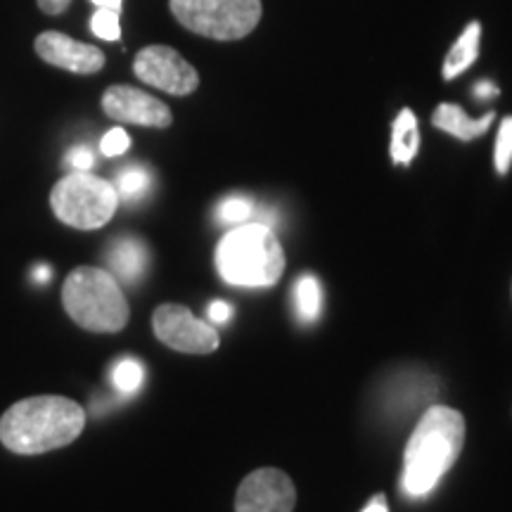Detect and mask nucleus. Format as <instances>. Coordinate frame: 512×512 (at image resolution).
Masks as SVG:
<instances>
[{
    "instance_id": "obj_12",
    "label": "nucleus",
    "mask_w": 512,
    "mask_h": 512,
    "mask_svg": "<svg viewBox=\"0 0 512 512\" xmlns=\"http://www.w3.org/2000/svg\"><path fill=\"white\" fill-rule=\"evenodd\" d=\"M150 247L136 235H119L107 245L105 261L119 285H138L150 271Z\"/></svg>"
},
{
    "instance_id": "obj_13",
    "label": "nucleus",
    "mask_w": 512,
    "mask_h": 512,
    "mask_svg": "<svg viewBox=\"0 0 512 512\" xmlns=\"http://www.w3.org/2000/svg\"><path fill=\"white\" fill-rule=\"evenodd\" d=\"M432 124L441 128V131L451 133L453 138L458 140H475L479 136H484L489 131V126L494 124V112H486L484 117L479 119H470L467 114L460 110L458 105H439L432 114Z\"/></svg>"
},
{
    "instance_id": "obj_27",
    "label": "nucleus",
    "mask_w": 512,
    "mask_h": 512,
    "mask_svg": "<svg viewBox=\"0 0 512 512\" xmlns=\"http://www.w3.org/2000/svg\"><path fill=\"white\" fill-rule=\"evenodd\" d=\"M363 512H389L387 501H384V496H375L368 508H363Z\"/></svg>"
},
{
    "instance_id": "obj_8",
    "label": "nucleus",
    "mask_w": 512,
    "mask_h": 512,
    "mask_svg": "<svg viewBox=\"0 0 512 512\" xmlns=\"http://www.w3.org/2000/svg\"><path fill=\"white\" fill-rule=\"evenodd\" d=\"M133 74L147 86L169 95H190L200 86V74L178 50L169 46H147L133 60Z\"/></svg>"
},
{
    "instance_id": "obj_9",
    "label": "nucleus",
    "mask_w": 512,
    "mask_h": 512,
    "mask_svg": "<svg viewBox=\"0 0 512 512\" xmlns=\"http://www.w3.org/2000/svg\"><path fill=\"white\" fill-rule=\"evenodd\" d=\"M297 503V489L285 472L275 467H261L242 479L235 512H292Z\"/></svg>"
},
{
    "instance_id": "obj_1",
    "label": "nucleus",
    "mask_w": 512,
    "mask_h": 512,
    "mask_svg": "<svg viewBox=\"0 0 512 512\" xmlns=\"http://www.w3.org/2000/svg\"><path fill=\"white\" fill-rule=\"evenodd\" d=\"M86 427V411L67 396H29L0 418V444L17 456H41L69 446Z\"/></svg>"
},
{
    "instance_id": "obj_15",
    "label": "nucleus",
    "mask_w": 512,
    "mask_h": 512,
    "mask_svg": "<svg viewBox=\"0 0 512 512\" xmlns=\"http://www.w3.org/2000/svg\"><path fill=\"white\" fill-rule=\"evenodd\" d=\"M479 38H482V24L479 22L467 24V29L460 34L456 46L448 50L446 55L444 69H441L446 81L456 79V76H460L465 69H470L472 64H475L479 55Z\"/></svg>"
},
{
    "instance_id": "obj_26",
    "label": "nucleus",
    "mask_w": 512,
    "mask_h": 512,
    "mask_svg": "<svg viewBox=\"0 0 512 512\" xmlns=\"http://www.w3.org/2000/svg\"><path fill=\"white\" fill-rule=\"evenodd\" d=\"M475 95H477L479 100L496 98V95H498V88H496L494 83H491V81H482V83H477V86H475Z\"/></svg>"
},
{
    "instance_id": "obj_2",
    "label": "nucleus",
    "mask_w": 512,
    "mask_h": 512,
    "mask_svg": "<svg viewBox=\"0 0 512 512\" xmlns=\"http://www.w3.org/2000/svg\"><path fill=\"white\" fill-rule=\"evenodd\" d=\"M465 444V418L448 406H432L422 415L403 456L401 491L413 501L430 496Z\"/></svg>"
},
{
    "instance_id": "obj_7",
    "label": "nucleus",
    "mask_w": 512,
    "mask_h": 512,
    "mask_svg": "<svg viewBox=\"0 0 512 512\" xmlns=\"http://www.w3.org/2000/svg\"><path fill=\"white\" fill-rule=\"evenodd\" d=\"M152 330L169 349L181 354H214L219 349V332L214 325L192 316L181 304H162L152 316Z\"/></svg>"
},
{
    "instance_id": "obj_21",
    "label": "nucleus",
    "mask_w": 512,
    "mask_h": 512,
    "mask_svg": "<svg viewBox=\"0 0 512 512\" xmlns=\"http://www.w3.org/2000/svg\"><path fill=\"white\" fill-rule=\"evenodd\" d=\"M91 29L95 36H100L102 41H119L121 38V27H119V12L98 8L93 19Z\"/></svg>"
},
{
    "instance_id": "obj_24",
    "label": "nucleus",
    "mask_w": 512,
    "mask_h": 512,
    "mask_svg": "<svg viewBox=\"0 0 512 512\" xmlns=\"http://www.w3.org/2000/svg\"><path fill=\"white\" fill-rule=\"evenodd\" d=\"M207 316L214 325H226L228 320L233 318V306H230L228 302H221V299H216V302L209 304Z\"/></svg>"
},
{
    "instance_id": "obj_22",
    "label": "nucleus",
    "mask_w": 512,
    "mask_h": 512,
    "mask_svg": "<svg viewBox=\"0 0 512 512\" xmlns=\"http://www.w3.org/2000/svg\"><path fill=\"white\" fill-rule=\"evenodd\" d=\"M131 147V138L124 128H112V131L105 133V138L100 140V152L105 157H119Z\"/></svg>"
},
{
    "instance_id": "obj_4",
    "label": "nucleus",
    "mask_w": 512,
    "mask_h": 512,
    "mask_svg": "<svg viewBox=\"0 0 512 512\" xmlns=\"http://www.w3.org/2000/svg\"><path fill=\"white\" fill-rule=\"evenodd\" d=\"M62 306L79 328L102 335L124 330L131 316L117 278L95 266H79L67 275L62 285Z\"/></svg>"
},
{
    "instance_id": "obj_16",
    "label": "nucleus",
    "mask_w": 512,
    "mask_h": 512,
    "mask_svg": "<svg viewBox=\"0 0 512 512\" xmlns=\"http://www.w3.org/2000/svg\"><path fill=\"white\" fill-rule=\"evenodd\" d=\"M420 150L418 119L413 110H401L392 128V162L408 166Z\"/></svg>"
},
{
    "instance_id": "obj_5",
    "label": "nucleus",
    "mask_w": 512,
    "mask_h": 512,
    "mask_svg": "<svg viewBox=\"0 0 512 512\" xmlns=\"http://www.w3.org/2000/svg\"><path fill=\"white\" fill-rule=\"evenodd\" d=\"M50 207L64 226L76 230H98L117 214L119 195L105 178L72 171L60 178L50 192Z\"/></svg>"
},
{
    "instance_id": "obj_19",
    "label": "nucleus",
    "mask_w": 512,
    "mask_h": 512,
    "mask_svg": "<svg viewBox=\"0 0 512 512\" xmlns=\"http://www.w3.org/2000/svg\"><path fill=\"white\" fill-rule=\"evenodd\" d=\"M254 211H256V204L252 197L228 195V197H223L219 204H216L214 216L221 226H242V223H247L249 219H252Z\"/></svg>"
},
{
    "instance_id": "obj_18",
    "label": "nucleus",
    "mask_w": 512,
    "mask_h": 512,
    "mask_svg": "<svg viewBox=\"0 0 512 512\" xmlns=\"http://www.w3.org/2000/svg\"><path fill=\"white\" fill-rule=\"evenodd\" d=\"M143 382H145V368L138 358L126 356L114 363L112 384L121 396H133L140 387H143Z\"/></svg>"
},
{
    "instance_id": "obj_23",
    "label": "nucleus",
    "mask_w": 512,
    "mask_h": 512,
    "mask_svg": "<svg viewBox=\"0 0 512 512\" xmlns=\"http://www.w3.org/2000/svg\"><path fill=\"white\" fill-rule=\"evenodd\" d=\"M67 164L72 166L74 171H91L95 164V155L91 152V147H74V150L69 152Z\"/></svg>"
},
{
    "instance_id": "obj_3",
    "label": "nucleus",
    "mask_w": 512,
    "mask_h": 512,
    "mask_svg": "<svg viewBox=\"0 0 512 512\" xmlns=\"http://www.w3.org/2000/svg\"><path fill=\"white\" fill-rule=\"evenodd\" d=\"M216 268L228 285L271 287L285 271V254L275 233L264 223H242L216 247Z\"/></svg>"
},
{
    "instance_id": "obj_11",
    "label": "nucleus",
    "mask_w": 512,
    "mask_h": 512,
    "mask_svg": "<svg viewBox=\"0 0 512 512\" xmlns=\"http://www.w3.org/2000/svg\"><path fill=\"white\" fill-rule=\"evenodd\" d=\"M34 50L43 62L74 74H95L105 67V53L100 48L76 41L60 31H43L41 36H36Z\"/></svg>"
},
{
    "instance_id": "obj_29",
    "label": "nucleus",
    "mask_w": 512,
    "mask_h": 512,
    "mask_svg": "<svg viewBox=\"0 0 512 512\" xmlns=\"http://www.w3.org/2000/svg\"><path fill=\"white\" fill-rule=\"evenodd\" d=\"M36 280H41V283H46V280L50 278V268L48 266H38L36 273H34Z\"/></svg>"
},
{
    "instance_id": "obj_17",
    "label": "nucleus",
    "mask_w": 512,
    "mask_h": 512,
    "mask_svg": "<svg viewBox=\"0 0 512 512\" xmlns=\"http://www.w3.org/2000/svg\"><path fill=\"white\" fill-rule=\"evenodd\" d=\"M112 185L114 190H117L119 200L133 204L150 195L152 174L147 169H143V166H126V169L119 171L117 181Z\"/></svg>"
},
{
    "instance_id": "obj_20",
    "label": "nucleus",
    "mask_w": 512,
    "mask_h": 512,
    "mask_svg": "<svg viewBox=\"0 0 512 512\" xmlns=\"http://www.w3.org/2000/svg\"><path fill=\"white\" fill-rule=\"evenodd\" d=\"M494 164H496V171L501 176H505L510 171V164H512V117H505L501 121V128H498Z\"/></svg>"
},
{
    "instance_id": "obj_6",
    "label": "nucleus",
    "mask_w": 512,
    "mask_h": 512,
    "mask_svg": "<svg viewBox=\"0 0 512 512\" xmlns=\"http://www.w3.org/2000/svg\"><path fill=\"white\" fill-rule=\"evenodd\" d=\"M178 24L214 41H238L261 19V0H169Z\"/></svg>"
},
{
    "instance_id": "obj_10",
    "label": "nucleus",
    "mask_w": 512,
    "mask_h": 512,
    "mask_svg": "<svg viewBox=\"0 0 512 512\" xmlns=\"http://www.w3.org/2000/svg\"><path fill=\"white\" fill-rule=\"evenodd\" d=\"M102 110L121 124H136L150 128H166L174 121L169 107L155 95L138 91L133 86H112L102 95Z\"/></svg>"
},
{
    "instance_id": "obj_28",
    "label": "nucleus",
    "mask_w": 512,
    "mask_h": 512,
    "mask_svg": "<svg viewBox=\"0 0 512 512\" xmlns=\"http://www.w3.org/2000/svg\"><path fill=\"white\" fill-rule=\"evenodd\" d=\"M91 3H93V5H98V8L121 12V3H124V0H91Z\"/></svg>"
},
{
    "instance_id": "obj_14",
    "label": "nucleus",
    "mask_w": 512,
    "mask_h": 512,
    "mask_svg": "<svg viewBox=\"0 0 512 512\" xmlns=\"http://www.w3.org/2000/svg\"><path fill=\"white\" fill-rule=\"evenodd\" d=\"M292 309L299 323L313 325L323 313V287L313 273H302L292 285Z\"/></svg>"
},
{
    "instance_id": "obj_25",
    "label": "nucleus",
    "mask_w": 512,
    "mask_h": 512,
    "mask_svg": "<svg viewBox=\"0 0 512 512\" xmlns=\"http://www.w3.org/2000/svg\"><path fill=\"white\" fill-rule=\"evenodd\" d=\"M36 3L46 15H62V12L69 10L72 0H36Z\"/></svg>"
}]
</instances>
